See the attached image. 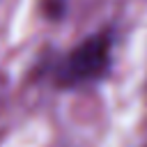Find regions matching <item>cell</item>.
I'll use <instances>...</instances> for the list:
<instances>
[{
    "instance_id": "obj_1",
    "label": "cell",
    "mask_w": 147,
    "mask_h": 147,
    "mask_svg": "<svg viewBox=\"0 0 147 147\" xmlns=\"http://www.w3.org/2000/svg\"><path fill=\"white\" fill-rule=\"evenodd\" d=\"M108 67V39L101 34L87 37L80 41L60 64L57 80L60 85H80L103 74Z\"/></svg>"
}]
</instances>
